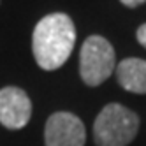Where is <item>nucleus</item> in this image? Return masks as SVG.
<instances>
[{
  "mask_svg": "<svg viewBox=\"0 0 146 146\" xmlns=\"http://www.w3.org/2000/svg\"><path fill=\"white\" fill-rule=\"evenodd\" d=\"M116 69V55L108 39L102 35H90L81 46L79 74L85 85L99 86Z\"/></svg>",
  "mask_w": 146,
  "mask_h": 146,
  "instance_id": "3",
  "label": "nucleus"
},
{
  "mask_svg": "<svg viewBox=\"0 0 146 146\" xmlns=\"http://www.w3.org/2000/svg\"><path fill=\"white\" fill-rule=\"evenodd\" d=\"M139 130V116L121 104H108L93 123L97 146H127Z\"/></svg>",
  "mask_w": 146,
  "mask_h": 146,
  "instance_id": "2",
  "label": "nucleus"
},
{
  "mask_svg": "<svg viewBox=\"0 0 146 146\" xmlns=\"http://www.w3.org/2000/svg\"><path fill=\"white\" fill-rule=\"evenodd\" d=\"M32 102L27 92L18 86H5L0 90V123L5 129L19 130L30 121Z\"/></svg>",
  "mask_w": 146,
  "mask_h": 146,
  "instance_id": "5",
  "label": "nucleus"
},
{
  "mask_svg": "<svg viewBox=\"0 0 146 146\" xmlns=\"http://www.w3.org/2000/svg\"><path fill=\"white\" fill-rule=\"evenodd\" d=\"M86 130L83 121L72 113H53L44 127L46 146H85Z\"/></svg>",
  "mask_w": 146,
  "mask_h": 146,
  "instance_id": "4",
  "label": "nucleus"
},
{
  "mask_svg": "<svg viewBox=\"0 0 146 146\" xmlns=\"http://www.w3.org/2000/svg\"><path fill=\"white\" fill-rule=\"evenodd\" d=\"M120 2H121L123 5H127V7H137V5L144 4L146 0H120Z\"/></svg>",
  "mask_w": 146,
  "mask_h": 146,
  "instance_id": "8",
  "label": "nucleus"
},
{
  "mask_svg": "<svg viewBox=\"0 0 146 146\" xmlns=\"http://www.w3.org/2000/svg\"><path fill=\"white\" fill-rule=\"evenodd\" d=\"M76 42V27L65 13L44 16L34 28L32 51L44 70H56L69 60Z\"/></svg>",
  "mask_w": 146,
  "mask_h": 146,
  "instance_id": "1",
  "label": "nucleus"
},
{
  "mask_svg": "<svg viewBox=\"0 0 146 146\" xmlns=\"http://www.w3.org/2000/svg\"><path fill=\"white\" fill-rule=\"evenodd\" d=\"M120 86L132 93H146V60L125 58L116 65Z\"/></svg>",
  "mask_w": 146,
  "mask_h": 146,
  "instance_id": "6",
  "label": "nucleus"
},
{
  "mask_svg": "<svg viewBox=\"0 0 146 146\" xmlns=\"http://www.w3.org/2000/svg\"><path fill=\"white\" fill-rule=\"evenodd\" d=\"M137 40L143 48H146V23L137 28Z\"/></svg>",
  "mask_w": 146,
  "mask_h": 146,
  "instance_id": "7",
  "label": "nucleus"
}]
</instances>
